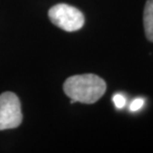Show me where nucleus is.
<instances>
[{"label": "nucleus", "instance_id": "obj_6", "mask_svg": "<svg viewBox=\"0 0 153 153\" xmlns=\"http://www.w3.org/2000/svg\"><path fill=\"white\" fill-rule=\"evenodd\" d=\"M144 100L142 98H137L135 100H134L132 101V103L130 104V110L132 111H136L138 110H140L144 105Z\"/></svg>", "mask_w": 153, "mask_h": 153}, {"label": "nucleus", "instance_id": "obj_5", "mask_svg": "<svg viewBox=\"0 0 153 153\" xmlns=\"http://www.w3.org/2000/svg\"><path fill=\"white\" fill-rule=\"evenodd\" d=\"M112 100L114 102L116 107L118 108V109H122L123 107H124V105L126 104V99L124 98V96H123L120 94H115L113 98H112Z\"/></svg>", "mask_w": 153, "mask_h": 153}, {"label": "nucleus", "instance_id": "obj_2", "mask_svg": "<svg viewBox=\"0 0 153 153\" xmlns=\"http://www.w3.org/2000/svg\"><path fill=\"white\" fill-rule=\"evenodd\" d=\"M49 18L56 27L66 32H76L84 25V16L78 9L66 4H58L49 10Z\"/></svg>", "mask_w": 153, "mask_h": 153}, {"label": "nucleus", "instance_id": "obj_4", "mask_svg": "<svg viewBox=\"0 0 153 153\" xmlns=\"http://www.w3.org/2000/svg\"><path fill=\"white\" fill-rule=\"evenodd\" d=\"M144 29L149 41L153 42V0H147L144 10Z\"/></svg>", "mask_w": 153, "mask_h": 153}, {"label": "nucleus", "instance_id": "obj_3", "mask_svg": "<svg viewBox=\"0 0 153 153\" xmlns=\"http://www.w3.org/2000/svg\"><path fill=\"white\" fill-rule=\"evenodd\" d=\"M21 101L16 94L4 92L0 94V130L16 128L22 122Z\"/></svg>", "mask_w": 153, "mask_h": 153}, {"label": "nucleus", "instance_id": "obj_1", "mask_svg": "<svg viewBox=\"0 0 153 153\" xmlns=\"http://www.w3.org/2000/svg\"><path fill=\"white\" fill-rule=\"evenodd\" d=\"M63 89L66 95L75 102L94 104L104 95L106 83L95 74L74 75L65 81Z\"/></svg>", "mask_w": 153, "mask_h": 153}]
</instances>
